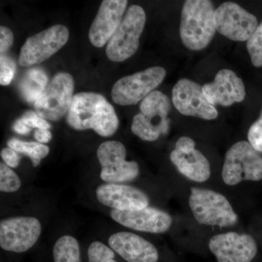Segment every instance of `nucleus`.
Wrapping results in <instances>:
<instances>
[{
  "mask_svg": "<svg viewBox=\"0 0 262 262\" xmlns=\"http://www.w3.org/2000/svg\"><path fill=\"white\" fill-rule=\"evenodd\" d=\"M208 246L218 262H251L258 251L252 236L234 232L213 236Z\"/></svg>",
  "mask_w": 262,
  "mask_h": 262,
  "instance_id": "nucleus-14",
  "label": "nucleus"
},
{
  "mask_svg": "<svg viewBox=\"0 0 262 262\" xmlns=\"http://www.w3.org/2000/svg\"><path fill=\"white\" fill-rule=\"evenodd\" d=\"M126 0H104L89 30V40L96 48L108 43L121 23L127 10Z\"/></svg>",
  "mask_w": 262,
  "mask_h": 262,
  "instance_id": "nucleus-16",
  "label": "nucleus"
},
{
  "mask_svg": "<svg viewBox=\"0 0 262 262\" xmlns=\"http://www.w3.org/2000/svg\"><path fill=\"white\" fill-rule=\"evenodd\" d=\"M88 256L89 262H117L113 250L99 241L90 245Z\"/></svg>",
  "mask_w": 262,
  "mask_h": 262,
  "instance_id": "nucleus-26",
  "label": "nucleus"
},
{
  "mask_svg": "<svg viewBox=\"0 0 262 262\" xmlns=\"http://www.w3.org/2000/svg\"><path fill=\"white\" fill-rule=\"evenodd\" d=\"M195 149V142L187 136H182L176 144L175 150L179 152L188 153Z\"/></svg>",
  "mask_w": 262,
  "mask_h": 262,
  "instance_id": "nucleus-32",
  "label": "nucleus"
},
{
  "mask_svg": "<svg viewBox=\"0 0 262 262\" xmlns=\"http://www.w3.org/2000/svg\"><path fill=\"white\" fill-rule=\"evenodd\" d=\"M146 20L145 11L139 5H133L127 8L121 23L106 46V54L110 61H124L135 54L139 49Z\"/></svg>",
  "mask_w": 262,
  "mask_h": 262,
  "instance_id": "nucleus-5",
  "label": "nucleus"
},
{
  "mask_svg": "<svg viewBox=\"0 0 262 262\" xmlns=\"http://www.w3.org/2000/svg\"><path fill=\"white\" fill-rule=\"evenodd\" d=\"M140 113L133 119L131 131L143 141H155L161 135H166L170 128L168 114L171 103L168 96L155 91L140 103Z\"/></svg>",
  "mask_w": 262,
  "mask_h": 262,
  "instance_id": "nucleus-3",
  "label": "nucleus"
},
{
  "mask_svg": "<svg viewBox=\"0 0 262 262\" xmlns=\"http://www.w3.org/2000/svg\"><path fill=\"white\" fill-rule=\"evenodd\" d=\"M166 71L161 67H152L117 81L112 89L114 102L120 106L137 104L155 91L163 82Z\"/></svg>",
  "mask_w": 262,
  "mask_h": 262,
  "instance_id": "nucleus-8",
  "label": "nucleus"
},
{
  "mask_svg": "<svg viewBox=\"0 0 262 262\" xmlns=\"http://www.w3.org/2000/svg\"><path fill=\"white\" fill-rule=\"evenodd\" d=\"M75 80L67 72L56 74L40 97L34 103L38 115L46 120L58 121L70 111L73 100Z\"/></svg>",
  "mask_w": 262,
  "mask_h": 262,
  "instance_id": "nucleus-7",
  "label": "nucleus"
},
{
  "mask_svg": "<svg viewBox=\"0 0 262 262\" xmlns=\"http://www.w3.org/2000/svg\"><path fill=\"white\" fill-rule=\"evenodd\" d=\"M108 245L127 262H158L159 259V253L154 245L132 232L112 234Z\"/></svg>",
  "mask_w": 262,
  "mask_h": 262,
  "instance_id": "nucleus-19",
  "label": "nucleus"
},
{
  "mask_svg": "<svg viewBox=\"0 0 262 262\" xmlns=\"http://www.w3.org/2000/svg\"><path fill=\"white\" fill-rule=\"evenodd\" d=\"M96 194L100 203L117 211H135L149 206L145 192L125 184H102L96 189Z\"/></svg>",
  "mask_w": 262,
  "mask_h": 262,
  "instance_id": "nucleus-18",
  "label": "nucleus"
},
{
  "mask_svg": "<svg viewBox=\"0 0 262 262\" xmlns=\"http://www.w3.org/2000/svg\"><path fill=\"white\" fill-rule=\"evenodd\" d=\"M34 137L38 142L41 144H47L51 140L52 134L51 131L47 129H37L34 133Z\"/></svg>",
  "mask_w": 262,
  "mask_h": 262,
  "instance_id": "nucleus-33",
  "label": "nucleus"
},
{
  "mask_svg": "<svg viewBox=\"0 0 262 262\" xmlns=\"http://www.w3.org/2000/svg\"><path fill=\"white\" fill-rule=\"evenodd\" d=\"M216 32L231 40L248 41L258 26L256 17L232 2H226L215 10Z\"/></svg>",
  "mask_w": 262,
  "mask_h": 262,
  "instance_id": "nucleus-11",
  "label": "nucleus"
},
{
  "mask_svg": "<svg viewBox=\"0 0 262 262\" xmlns=\"http://www.w3.org/2000/svg\"><path fill=\"white\" fill-rule=\"evenodd\" d=\"M189 205L194 219L201 225L229 227L238 221L228 200L215 191L191 188Z\"/></svg>",
  "mask_w": 262,
  "mask_h": 262,
  "instance_id": "nucleus-4",
  "label": "nucleus"
},
{
  "mask_svg": "<svg viewBox=\"0 0 262 262\" xmlns=\"http://www.w3.org/2000/svg\"><path fill=\"white\" fill-rule=\"evenodd\" d=\"M8 147L18 153L27 155L32 160L33 165L37 167L41 163V160L49 154V146L39 142L34 141H24L17 139H11L8 141Z\"/></svg>",
  "mask_w": 262,
  "mask_h": 262,
  "instance_id": "nucleus-23",
  "label": "nucleus"
},
{
  "mask_svg": "<svg viewBox=\"0 0 262 262\" xmlns=\"http://www.w3.org/2000/svg\"><path fill=\"white\" fill-rule=\"evenodd\" d=\"M42 232L35 217L18 216L0 222V246L10 252L24 253L35 245Z\"/></svg>",
  "mask_w": 262,
  "mask_h": 262,
  "instance_id": "nucleus-12",
  "label": "nucleus"
},
{
  "mask_svg": "<svg viewBox=\"0 0 262 262\" xmlns=\"http://www.w3.org/2000/svg\"><path fill=\"white\" fill-rule=\"evenodd\" d=\"M48 84V76L41 69H30L20 81V92L28 102L35 103Z\"/></svg>",
  "mask_w": 262,
  "mask_h": 262,
  "instance_id": "nucleus-21",
  "label": "nucleus"
},
{
  "mask_svg": "<svg viewBox=\"0 0 262 262\" xmlns=\"http://www.w3.org/2000/svg\"><path fill=\"white\" fill-rule=\"evenodd\" d=\"M172 102L179 113L185 116L206 120H213L218 117V111L208 102L203 86L189 79H180L173 86Z\"/></svg>",
  "mask_w": 262,
  "mask_h": 262,
  "instance_id": "nucleus-13",
  "label": "nucleus"
},
{
  "mask_svg": "<svg viewBox=\"0 0 262 262\" xmlns=\"http://www.w3.org/2000/svg\"><path fill=\"white\" fill-rule=\"evenodd\" d=\"M246 47L252 64L255 67H262V20L247 41Z\"/></svg>",
  "mask_w": 262,
  "mask_h": 262,
  "instance_id": "nucleus-25",
  "label": "nucleus"
},
{
  "mask_svg": "<svg viewBox=\"0 0 262 262\" xmlns=\"http://www.w3.org/2000/svg\"><path fill=\"white\" fill-rule=\"evenodd\" d=\"M70 32L58 24L28 38L20 49L19 63L22 67L39 64L61 50L68 41Z\"/></svg>",
  "mask_w": 262,
  "mask_h": 262,
  "instance_id": "nucleus-10",
  "label": "nucleus"
},
{
  "mask_svg": "<svg viewBox=\"0 0 262 262\" xmlns=\"http://www.w3.org/2000/svg\"><path fill=\"white\" fill-rule=\"evenodd\" d=\"M110 215L115 222L127 228L153 234L165 233L173 222L167 212L149 206L135 211L113 210Z\"/></svg>",
  "mask_w": 262,
  "mask_h": 262,
  "instance_id": "nucleus-15",
  "label": "nucleus"
},
{
  "mask_svg": "<svg viewBox=\"0 0 262 262\" xmlns=\"http://www.w3.org/2000/svg\"><path fill=\"white\" fill-rule=\"evenodd\" d=\"M29 127L37 129H48L51 127V125L48 123L47 120L38 115L36 112H28L20 118Z\"/></svg>",
  "mask_w": 262,
  "mask_h": 262,
  "instance_id": "nucleus-29",
  "label": "nucleus"
},
{
  "mask_svg": "<svg viewBox=\"0 0 262 262\" xmlns=\"http://www.w3.org/2000/svg\"><path fill=\"white\" fill-rule=\"evenodd\" d=\"M15 69V62L9 58L1 56L0 58V84L1 85H8L14 77Z\"/></svg>",
  "mask_w": 262,
  "mask_h": 262,
  "instance_id": "nucleus-27",
  "label": "nucleus"
},
{
  "mask_svg": "<svg viewBox=\"0 0 262 262\" xmlns=\"http://www.w3.org/2000/svg\"><path fill=\"white\" fill-rule=\"evenodd\" d=\"M13 130L18 134H21V135H26V134H29L31 131L30 127L27 126L20 119L17 120L15 122L14 125H13Z\"/></svg>",
  "mask_w": 262,
  "mask_h": 262,
  "instance_id": "nucleus-34",
  "label": "nucleus"
},
{
  "mask_svg": "<svg viewBox=\"0 0 262 262\" xmlns=\"http://www.w3.org/2000/svg\"><path fill=\"white\" fill-rule=\"evenodd\" d=\"M67 122L75 130L92 129L102 137L114 135L119 127L113 105L103 95L94 92L74 95Z\"/></svg>",
  "mask_w": 262,
  "mask_h": 262,
  "instance_id": "nucleus-1",
  "label": "nucleus"
},
{
  "mask_svg": "<svg viewBox=\"0 0 262 262\" xmlns=\"http://www.w3.org/2000/svg\"><path fill=\"white\" fill-rule=\"evenodd\" d=\"M97 158L101 165L100 177L107 184L131 182L139 175V167L135 161H127L126 149L122 143L108 141L100 144Z\"/></svg>",
  "mask_w": 262,
  "mask_h": 262,
  "instance_id": "nucleus-9",
  "label": "nucleus"
},
{
  "mask_svg": "<svg viewBox=\"0 0 262 262\" xmlns=\"http://www.w3.org/2000/svg\"><path fill=\"white\" fill-rule=\"evenodd\" d=\"M203 91L208 102L214 106H229L234 103L242 102L246 96L242 79L228 69L218 72L213 82L203 86Z\"/></svg>",
  "mask_w": 262,
  "mask_h": 262,
  "instance_id": "nucleus-17",
  "label": "nucleus"
},
{
  "mask_svg": "<svg viewBox=\"0 0 262 262\" xmlns=\"http://www.w3.org/2000/svg\"><path fill=\"white\" fill-rule=\"evenodd\" d=\"M54 262H80V248L78 241L70 235L62 236L53 247Z\"/></svg>",
  "mask_w": 262,
  "mask_h": 262,
  "instance_id": "nucleus-22",
  "label": "nucleus"
},
{
  "mask_svg": "<svg viewBox=\"0 0 262 262\" xmlns=\"http://www.w3.org/2000/svg\"><path fill=\"white\" fill-rule=\"evenodd\" d=\"M1 157L4 160L5 163L10 168H17L20 163V158L18 153L10 149V147L2 149Z\"/></svg>",
  "mask_w": 262,
  "mask_h": 262,
  "instance_id": "nucleus-31",
  "label": "nucleus"
},
{
  "mask_svg": "<svg viewBox=\"0 0 262 262\" xmlns=\"http://www.w3.org/2000/svg\"><path fill=\"white\" fill-rule=\"evenodd\" d=\"M170 159L183 176L193 182H205L211 177L209 161L199 150L183 153L174 149L170 153Z\"/></svg>",
  "mask_w": 262,
  "mask_h": 262,
  "instance_id": "nucleus-20",
  "label": "nucleus"
},
{
  "mask_svg": "<svg viewBox=\"0 0 262 262\" xmlns=\"http://www.w3.org/2000/svg\"><path fill=\"white\" fill-rule=\"evenodd\" d=\"M248 140L255 149L262 153V110L259 118L248 130Z\"/></svg>",
  "mask_w": 262,
  "mask_h": 262,
  "instance_id": "nucleus-28",
  "label": "nucleus"
},
{
  "mask_svg": "<svg viewBox=\"0 0 262 262\" xmlns=\"http://www.w3.org/2000/svg\"><path fill=\"white\" fill-rule=\"evenodd\" d=\"M14 37L13 32L10 29L2 26L0 27V53L1 56L8 51L13 46Z\"/></svg>",
  "mask_w": 262,
  "mask_h": 262,
  "instance_id": "nucleus-30",
  "label": "nucleus"
},
{
  "mask_svg": "<svg viewBox=\"0 0 262 262\" xmlns=\"http://www.w3.org/2000/svg\"><path fill=\"white\" fill-rule=\"evenodd\" d=\"M214 5L209 0H187L181 15L180 37L191 51L205 49L214 37Z\"/></svg>",
  "mask_w": 262,
  "mask_h": 262,
  "instance_id": "nucleus-2",
  "label": "nucleus"
},
{
  "mask_svg": "<svg viewBox=\"0 0 262 262\" xmlns=\"http://www.w3.org/2000/svg\"><path fill=\"white\" fill-rule=\"evenodd\" d=\"M222 179L234 186L244 181L262 180V155L248 141H241L231 146L225 155Z\"/></svg>",
  "mask_w": 262,
  "mask_h": 262,
  "instance_id": "nucleus-6",
  "label": "nucleus"
},
{
  "mask_svg": "<svg viewBox=\"0 0 262 262\" xmlns=\"http://www.w3.org/2000/svg\"><path fill=\"white\" fill-rule=\"evenodd\" d=\"M21 186L18 176L11 168L3 163H0V191L3 192H17Z\"/></svg>",
  "mask_w": 262,
  "mask_h": 262,
  "instance_id": "nucleus-24",
  "label": "nucleus"
}]
</instances>
